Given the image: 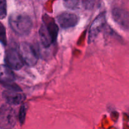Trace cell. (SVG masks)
Returning <instances> with one entry per match:
<instances>
[{"label": "cell", "mask_w": 129, "mask_h": 129, "mask_svg": "<svg viewBox=\"0 0 129 129\" xmlns=\"http://www.w3.org/2000/svg\"><path fill=\"white\" fill-rule=\"evenodd\" d=\"M44 22L39 29V37L42 44L45 47H49L56 40L59 28L52 18L45 16Z\"/></svg>", "instance_id": "1"}, {"label": "cell", "mask_w": 129, "mask_h": 129, "mask_svg": "<svg viewBox=\"0 0 129 129\" xmlns=\"http://www.w3.org/2000/svg\"><path fill=\"white\" fill-rule=\"evenodd\" d=\"M9 24L14 32L20 36L28 35L33 26L31 19L23 14H13L9 18Z\"/></svg>", "instance_id": "2"}, {"label": "cell", "mask_w": 129, "mask_h": 129, "mask_svg": "<svg viewBox=\"0 0 129 129\" xmlns=\"http://www.w3.org/2000/svg\"><path fill=\"white\" fill-rule=\"evenodd\" d=\"M16 122V112L7 105H3L0 110V127L1 129H11Z\"/></svg>", "instance_id": "3"}, {"label": "cell", "mask_w": 129, "mask_h": 129, "mask_svg": "<svg viewBox=\"0 0 129 129\" xmlns=\"http://www.w3.org/2000/svg\"><path fill=\"white\" fill-rule=\"evenodd\" d=\"M19 52L24 63L28 66H34L37 63L38 55L34 48L26 42H21L19 46Z\"/></svg>", "instance_id": "4"}, {"label": "cell", "mask_w": 129, "mask_h": 129, "mask_svg": "<svg viewBox=\"0 0 129 129\" xmlns=\"http://www.w3.org/2000/svg\"><path fill=\"white\" fill-rule=\"evenodd\" d=\"M5 62L9 68L14 70H20L23 68L24 62L20 55L19 50L11 48L6 51Z\"/></svg>", "instance_id": "5"}, {"label": "cell", "mask_w": 129, "mask_h": 129, "mask_svg": "<svg viewBox=\"0 0 129 129\" xmlns=\"http://www.w3.org/2000/svg\"><path fill=\"white\" fill-rule=\"evenodd\" d=\"M106 23V15L103 12L98 15L93 20L88 31V43L93 42Z\"/></svg>", "instance_id": "6"}, {"label": "cell", "mask_w": 129, "mask_h": 129, "mask_svg": "<svg viewBox=\"0 0 129 129\" xmlns=\"http://www.w3.org/2000/svg\"><path fill=\"white\" fill-rule=\"evenodd\" d=\"M57 20L60 27L63 28H69L75 26L79 22V18L76 14L64 12L57 16Z\"/></svg>", "instance_id": "7"}, {"label": "cell", "mask_w": 129, "mask_h": 129, "mask_svg": "<svg viewBox=\"0 0 129 129\" xmlns=\"http://www.w3.org/2000/svg\"><path fill=\"white\" fill-rule=\"evenodd\" d=\"M3 98L8 104L18 105L24 102L26 96L21 91L7 89L3 92Z\"/></svg>", "instance_id": "8"}, {"label": "cell", "mask_w": 129, "mask_h": 129, "mask_svg": "<svg viewBox=\"0 0 129 129\" xmlns=\"http://www.w3.org/2000/svg\"><path fill=\"white\" fill-rule=\"evenodd\" d=\"M112 17L118 25L124 29H129V13L122 8H115L112 10Z\"/></svg>", "instance_id": "9"}, {"label": "cell", "mask_w": 129, "mask_h": 129, "mask_svg": "<svg viewBox=\"0 0 129 129\" xmlns=\"http://www.w3.org/2000/svg\"><path fill=\"white\" fill-rule=\"evenodd\" d=\"M0 79L1 84L10 83L14 82L15 80V76L11 69L9 68L7 65L1 66L0 68Z\"/></svg>", "instance_id": "10"}, {"label": "cell", "mask_w": 129, "mask_h": 129, "mask_svg": "<svg viewBox=\"0 0 129 129\" xmlns=\"http://www.w3.org/2000/svg\"><path fill=\"white\" fill-rule=\"evenodd\" d=\"M27 108L28 107L26 104H23L20 107V112H19V121L21 125H23L25 122Z\"/></svg>", "instance_id": "11"}, {"label": "cell", "mask_w": 129, "mask_h": 129, "mask_svg": "<svg viewBox=\"0 0 129 129\" xmlns=\"http://www.w3.org/2000/svg\"><path fill=\"white\" fill-rule=\"evenodd\" d=\"M7 14V6L6 0H0V18H5Z\"/></svg>", "instance_id": "12"}, {"label": "cell", "mask_w": 129, "mask_h": 129, "mask_svg": "<svg viewBox=\"0 0 129 129\" xmlns=\"http://www.w3.org/2000/svg\"><path fill=\"white\" fill-rule=\"evenodd\" d=\"M64 3L66 7L74 10L79 5V0H64Z\"/></svg>", "instance_id": "13"}, {"label": "cell", "mask_w": 129, "mask_h": 129, "mask_svg": "<svg viewBox=\"0 0 129 129\" xmlns=\"http://www.w3.org/2000/svg\"><path fill=\"white\" fill-rule=\"evenodd\" d=\"M0 40L1 43L3 45H6L7 44V39H6V30L5 26L2 23H1V28H0Z\"/></svg>", "instance_id": "14"}, {"label": "cell", "mask_w": 129, "mask_h": 129, "mask_svg": "<svg viewBox=\"0 0 129 129\" xmlns=\"http://www.w3.org/2000/svg\"><path fill=\"white\" fill-rule=\"evenodd\" d=\"M81 2L84 9L90 10H92L94 6L96 0H81Z\"/></svg>", "instance_id": "15"}]
</instances>
